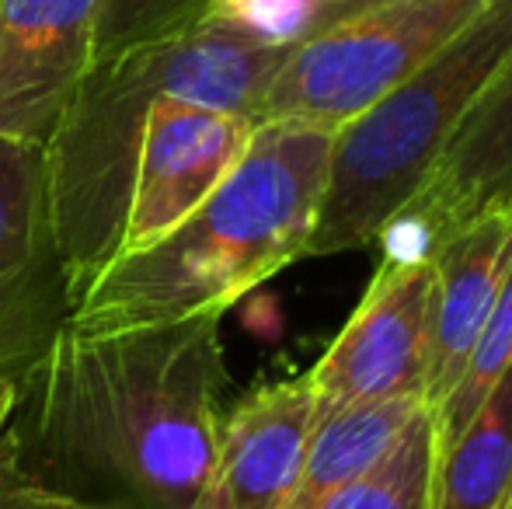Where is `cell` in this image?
<instances>
[{
  "instance_id": "obj_1",
  "label": "cell",
  "mask_w": 512,
  "mask_h": 509,
  "mask_svg": "<svg viewBox=\"0 0 512 509\" xmlns=\"http://www.w3.org/2000/svg\"><path fill=\"white\" fill-rule=\"evenodd\" d=\"M220 318L88 335L63 321L21 377L4 440L35 478L129 509H189L227 419Z\"/></svg>"
},
{
  "instance_id": "obj_2",
  "label": "cell",
  "mask_w": 512,
  "mask_h": 509,
  "mask_svg": "<svg viewBox=\"0 0 512 509\" xmlns=\"http://www.w3.org/2000/svg\"><path fill=\"white\" fill-rule=\"evenodd\" d=\"M293 42L230 11L88 67L46 143L53 231L70 311L115 262L150 105L164 95L262 126L272 77Z\"/></svg>"
},
{
  "instance_id": "obj_3",
  "label": "cell",
  "mask_w": 512,
  "mask_h": 509,
  "mask_svg": "<svg viewBox=\"0 0 512 509\" xmlns=\"http://www.w3.org/2000/svg\"><path fill=\"white\" fill-rule=\"evenodd\" d=\"M331 136L300 123H262L203 203L157 245L105 265L67 321L98 335L206 314L223 318L234 300L307 255Z\"/></svg>"
},
{
  "instance_id": "obj_4",
  "label": "cell",
  "mask_w": 512,
  "mask_h": 509,
  "mask_svg": "<svg viewBox=\"0 0 512 509\" xmlns=\"http://www.w3.org/2000/svg\"><path fill=\"white\" fill-rule=\"evenodd\" d=\"M509 56L512 0H485L405 84L338 129L307 255L352 252L384 238Z\"/></svg>"
},
{
  "instance_id": "obj_5",
  "label": "cell",
  "mask_w": 512,
  "mask_h": 509,
  "mask_svg": "<svg viewBox=\"0 0 512 509\" xmlns=\"http://www.w3.org/2000/svg\"><path fill=\"white\" fill-rule=\"evenodd\" d=\"M485 0H398L293 42L265 91L262 123L338 133L436 56Z\"/></svg>"
},
{
  "instance_id": "obj_6",
  "label": "cell",
  "mask_w": 512,
  "mask_h": 509,
  "mask_svg": "<svg viewBox=\"0 0 512 509\" xmlns=\"http://www.w3.org/2000/svg\"><path fill=\"white\" fill-rule=\"evenodd\" d=\"M429 258L391 252L338 332L307 370L317 419L394 398L425 401L429 367Z\"/></svg>"
},
{
  "instance_id": "obj_7",
  "label": "cell",
  "mask_w": 512,
  "mask_h": 509,
  "mask_svg": "<svg viewBox=\"0 0 512 509\" xmlns=\"http://www.w3.org/2000/svg\"><path fill=\"white\" fill-rule=\"evenodd\" d=\"M67 318L46 147L0 136V381L21 384Z\"/></svg>"
},
{
  "instance_id": "obj_8",
  "label": "cell",
  "mask_w": 512,
  "mask_h": 509,
  "mask_svg": "<svg viewBox=\"0 0 512 509\" xmlns=\"http://www.w3.org/2000/svg\"><path fill=\"white\" fill-rule=\"evenodd\" d=\"M255 129V123L234 112L209 109L175 95L157 98L150 105L136 154L119 255L143 252L175 231L234 171Z\"/></svg>"
},
{
  "instance_id": "obj_9",
  "label": "cell",
  "mask_w": 512,
  "mask_h": 509,
  "mask_svg": "<svg viewBox=\"0 0 512 509\" xmlns=\"http://www.w3.org/2000/svg\"><path fill=\"white\" fill-rule=\"evenodd\" d=\"M102 0H0V136L46 147L91 67Z\"/></svg>"
},
{
  "instance_id": "obj_10",
  "label": "cell",
  "mask_w": 512,
  "mask_h": 509,
  "mask_svg": "<svg viewBox=\"0 0 512 509\" xmlns=\"http://www.w3.org/2000/svg\"><path fill=\"white\" fill-rule=\"evenodd\" d=\"M492 210H512V56L460 119L415 203L394 220H408L398 252L429 258L439 241Z\"/></svg>"
},
{
  "instance_id": "obj_11",
  "label": "cell",
  "mask_w": 512,
  "mask_h": 509,
  "mask_svg": "<svg viewBox=\"0 0 512 509\" xmlns=\"http://www.w3.org/2000/svg\"><path fill=\"white\" fill-rule=\"evenodd\" d=\"M314 422L307 374L248 391L227 408L213 475L189 509H290Z\"/></svg>"
},
{
  "instance_id": "obj_12",
  "label": "cell",
  "mask_w": 512,
  "mask_h": 509,
  "mask_svg": "<svg viewBox=\"0 0 512 509\" xmlns=\"http://www.w3.org/2000/svg\"><path fill=\"white\" fill-rule=\"evenodd\" d=\"M429 367L425 405L457 387L512 269V210H492L429 252Z\"/></svg>"
},
{
  "instance_id": "obj_13",
  "label": "cell",
  "mask_w": 512,
  "mask_h": 509,
  "mask_svg": "<svg viewBox=\"0 0 512 509\" xmlns=\"http://www.w3.org/2000/svg\"><path fill=\"white\" fill-rule=\"evenodd\" d=\"M425 408L429 405L422 398H394L317 419L290 509H328L338 492L356 485L373 464L384 461L387 450Z\"/></svg>"
},
{
  "instance_id": "obj_14",
  "label": "cell",
  "mask_w": 512,
  "mask_h": 509,
  "mask_svg": "<svg viewBox=\"0 0 512 509\" xmlns=\"http://www.w3.org/2000/svg\"><path fill=\"white\" fill-rule=\"evenodd\" d=\"M512 496V367L439 454L432 509H502Z\"/></svg>"
},
{
  "instance_id": "obj_15",
  "label": "cell",
  "mask_w": 512,
  "mask_h": 509,
  "mask_svg": "<svg viewBox=\"0 0 512 509\" xmlns=\"http://www.w3.org/2000/svg\"><path fill=\"white\" fill-rule=\"evenodd\" d=\"M436 422L425 408L398 443L356 485L338 492L328 509H432L436 492Z\"/></svg>"
},
{
  "instance_id": "obj_16",
  "label": "cell",
  "mask_w": 512,
  "mask_h": 509,
  "mask_svg": "<svg viewBox=\"0 0 512 509\" xmlns=\"http://www.w3.org/2000/svg\"><path fill=\"white\" fill-rule=\"evenodd\" d=\"M509 367H512V269H509L506 283H502L499 300H495L492 314H488V325H485V332H481L478 346H474L457 387L446 394L443 405L432 408L439 454L464 433V426L474 419V412L485 405V398L492 394V387L506 377Z\"/></svg>"
},
{
  "instance_id": "obj_17",
  "label": "cell",
  "mask_w": 512,
  "mask_h": 509,
  "mask_svg": "<svg viewBox=\"0 0 512 509\" xmlns=\"http://www.w3.org/2000/svg\"><path fill=\"white\" fill-rule=\"evenodd\" d=\"M220 0H102L91 39V67L140 42L168 39L199 25Z\"/></svg>"
},
{
  "instance_id": "obj_18",
  "label": "cell",
  "mask_w": 512,
  "mask_h": 509,
  "mask_svg": "<svg viewBox=\"0 0 512 509\" xmlns=\"http://www.w3.org/2000/svg\"><path fill=\"white\" fill-rule=\"evenodd\" d=\"M0 509H129L115 503H95V499L70 496L56 485L35 478L18 461L11 443L0 436Z\"/></svg>"
},
{
  "instance_id": "obj_19",
  "label": "cell",
  "mask_w": 512,
  "mask_h": 509,
  "mask_svg": "<svg viewBox=\"0 0 512 509\" xmlns=\"http://www.w3.org/2000/svg\"><path fill=\"white\" fill-rule=\"evenodd\" d=\"M398 4V0H290L283 21V39L300 42L310 35H321L356 14L377 11V7Z\"/></svg>"
},
{
  "instance_id": "obj_20",
  "label": "cell",
  "mask_w": 512,
  "mask_h": 509,
  "mask_svg": "<svg viewBox=\"0 0 512 509\" xmlns=\"http://www.w3.org/2000/svg\"><path fill=\"white\" fill-rule=\"evenodd\" d=\"M14 401H18V384H14V381H0V436H4L7 422H11Z\"/></svg>"
},
{
  "instance_id": "obj_21",
  "label": "cell",
  "mask_w": 512,
  "mask_h": 509,
  "mask_svg": "<svg viewBox=\"0 0 512 509\" xmlns=\"http://www.w3.org/2000/svg\"><path fill=\"white\" fill-rule=\"evenodd\" d=\"M502 509H512V496L506 499V506H502Z\"/></svg>"
}]
</instances>
